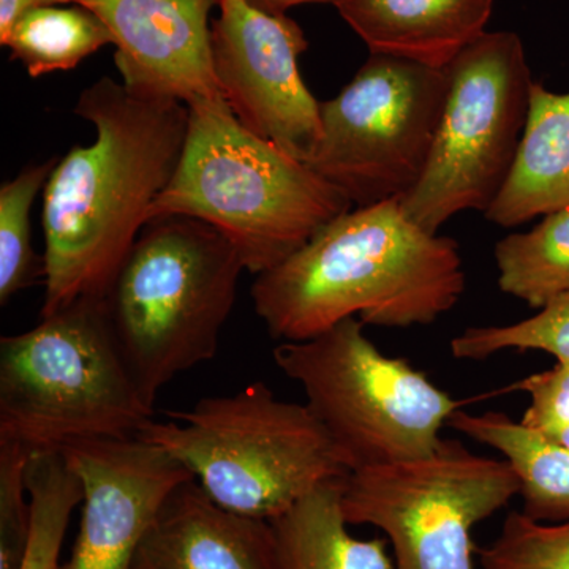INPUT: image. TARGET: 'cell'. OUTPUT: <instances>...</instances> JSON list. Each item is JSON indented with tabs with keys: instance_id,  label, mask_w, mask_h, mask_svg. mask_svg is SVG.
<instances>
[{
	"instance_id": "6da1fadb",
	"label": "cell",
	"mask_w": 569,
	"mask_h": 569,
	"mask_svg": "<svg viewBox=\"0 0 569 569\" xmlns=\"http://www.w3.org/2000/svg\"><path fill=\"white\" fill-rule=\"evenodd\" d=\"M74 114L96 127L43 189L44 299L41 317L82 298H107L149 209L178 170L190 110L176 99L130 92L102 77L80 93Z\"/></svg>"
},
{
	"instance_id": "7a4b0ae2",
	"label": "cell",
	"mask_w": 569,
	"mask_h": 569,
	"mask_svg": "<svg viewBox=\"0 0 569 569\" xmlns=\"http://www.w3.org/2000/svg\"><path fill=\"white\" fill-rule=\"evenodd\" d=\"M455 239L429 233L400 200L351 209L252 284L254 312L283 342L312 339L359 318L365 325L426 326L466 291Z\"/></svg>"
},
{
	"instance_id": "3957f363",
	"label": "cell",
	"mask_w": 569,
	"mask_h": 569,
	"mask_svg": "<svg viewBox=\"0 0 569 569\" xmlns=\"http://www.w3.org/2000/svg\"><path fill=\"white\" fill-rule=\"evenodd\" d=\"M187 107L181 160L149 222L183 216L211 224L238 249L247 271L260 276L353 208L309 164L249 132L224 99Z\"/></svg>"
},
{
	"instance_id": "277c9868",
	"label": "cell",
	"mask_w": 569,
	"mask_h": 569,
	"mask_svg": "<svg viewBox=\"0 0 569 569\" xmlns=\"http://www.w3.org/2000/svg\"><path fill=\"white\" fill-rule=\"evenodd\" d=\"M108 316L82 298L0 339V441L31 455L86 440L133 438L152 421Z\"/></svg>"
},
{
	"instance_id": "5b68a950",
	"label": "cell",
	"mask_w": 569,
	"mask_h": 569,
	"mask_svg": "<svg viewBox=\"0 0 569 569\" xmlns=\"http://www.w3.org/2000/svg\"><path fill=\"white\" fill-rule=\"evenodd\" d=\"M246 266L227 236L192 217L146 224L107 298L116 340L149 402L211 361Z\"/></svg>"
},
{
	"instance_id": "8992f818",
	"label": "cell",
	"mask_w": 569,
	"mask_h": 569,
	"mask_svg": "<svg viewBox=\"0 0 569 569\" xmlns=\"http://www.w3.org/2000/svg\"><path fill=\"white\" fill-rule=\"evenodd\" d=\"M149 422L140 438L182 463L220 507L271 520L350 471L306 403L280 400L264 383L206 397L192 410Z\"/></svg>"
},
{
	"instance_id": "52a82bcc",
	"label": "cell",
	"mask_w": 569,
	"mask_h": 569,
	"mask_svg": "<svg viewBox=\"0 0 569 569\" xmlns=\"http://www.w3.org/2000/svg\"><path fill=\"white\" fill-rule=\"evenodd\" d=\"M365 326L347 318L323 335L272 351L280 372L305 391L306 406L350 473L429 458L441 429L463 406L406 359L378 350Z\"/></svg>"
},
{
	"instance_id": "ba28073f",
	"label": "cell",
	"mask_w": 569,
	"mask_h": 569,
	"mask_svg": "<svg viewBox=\"0 0 569 569\" xmlns=\"http://www.w3.org/2000/svg\"><path fill=\"white\" fill-rule=\"evenodd\" d=\"M447 70V103L425 174L400 200L429 233L497 200L518 157L535 82L522 40L507 31L486 32Z\"/></svg>"
},
{
	"instance_id": "9c48e42d",
	"label": "cell",
	"mask_w": 569,
	"mask_h": 569,
	"mask_svg": "<svg viewBox=\"0 0 569 569\" xmlns=\"http://www.w3.org/2000/svg\"><path fill=\"white\" fill-rule=\"evenodd\" d=\"M449 89L447 69L370 54L335 99L307 162L358 208L402 200L425 174Z\"/></svg>"
},
{
	"instance_id": "30bf717a",
	"label": "cell",
	"mask_w": 569,
	"mask_h": 569,
	"mask_svg": "<svg viewBox=\"0 0 569 569\" xmlns=\"http://www.w3.org/2000/svg\"><path fill=\"white\" fill-rule=\"evenodd\" d=\"M519 492L507 460L441 438L429 458L348 473L342 508L350 526L385 535L396 569H475L471 531Z\"/></svg>"
},
{
	"instance_id": "8fae6325",
	"label": "cell",
	"mask_w": 569,
	"mask_h": 569,
	"mask_svg": "<svg viewBox=\"0 0 569 569\" xmlns=\"http://www.w3.org/2000/svg\"><path fill=\"white\" fill-rule=\"evenodd\" d=\"M217 9L211 50L224 102L249 132L309 162L320 141L321 116L299 70L309 48L301 26L246 0H219Z\"/></svg>"
},
{
	"instance_id": "7c38bea8",
	"label": "cell",
	"mask_w": 569,
	"mask_h": 569,
	"mask_svg": "<svg viewBox=\"0 0 569 569\" xmlns=\"http://www.w3.org/2000/svg\"><path fill=\"white\" fill-rule=\"evenodd\" d=\"M62 451L84 497L77 541L61 569H133L164 500L193 475L140 437L78 441Z\"/></svg>"
},
{
	"instance_id": "4fadbf2b",
	"label": "cell",
	"mask_w": 569,
	"mask_h": 569,
	"mask_svg": "<svg viewBox=\"0 0 569 569\" xmlns=\"http://www.w3.org/2000/svg\"><path fill=\"white\" fill-rule=\"evenodd\" d=\"M114 39V63L130 92L186 104L222 100L211 50L219 0H73Z\"/></svg>"
},
{
	"instance_id": "5bb4252c",
	"label": "cell",
	"mask_w": 569,
	"mask_h": 569,
	"mask_svg": "<svg viewBox=\"0 0 569 569\" xmlns=\"http://www.w3.org/2000/svg\"><path fill=\"white\" fill-rule=\"evenodd\" d=\"M133 569H277L269 520L217 505L194 479L164 500Z\"/></svg>"
},
{
	"instance_id": "9a60e30c",
	"label": "cell",
	"mask_w": 569,
	"mask_h": 569,
	"mask_svg": "<svg viewBox=\"0 0 569 569\" xmlns=\"http://www.w3.org/2000/svg\"><path fill=\"white\" fill-rule=\"evenodd\" d=\"M493 0H342L343 21L370 54L447 69L485 36Z\"/></svg>"
},
{
	"instance_id": "2e32d148",
	"label": "cell",
	"mask_w": 569,
	"mask_h": 569,
	"mask_svg": "<svg viewBox=\"0 0 569 569\" xmlns=\"http://www.w3.org/2000/svg\"><path fill=\"white\" fill-rule=\"evenodd\" d=\"M569 209V92L533 82L515 167L486 219L512 228Z\"/></svg>"
},
{
	"instance_id": "e0dca14e",
	"label": "cell",
	"mask_w": 569,
	"mask_h": 569,
	"mask_svg": "<svg viewBox=\"0 0 569 569\" xmlns=\"http://www.w3.org/2000/svg\"><path fill=\"white\" fill-rule=\"evenodd\" d=\"M343 479L323 482L269 520L277 569H396L387 538L361 539L348 531Z\"/></svg>"
},
{
	"instance_id": "ac0fdd59",
	"label": "cell",
	"mask_w": 569,
	"mask_h": 569,
	"mask_svg": "<svg viewBox=\"0 0 569 569\" xmlns=\"http://www.w3.org/2000/svg\"><path fill=\"white\" fill-rule=\"evenodd\" d=\"M448 426L503 456L518 475L523 515L546 523L569 520V449L501 411L473 415L460 408Z\"/></svg>"
},
{
	"instance_id": "d6986e66",
	"label": "cell",
	"mask_w": 569,
	"mask_h": 569,
	"mask_svg": "<svg viewBox=\"0 0 569 569\" xmlns=\"http://www.w3.org/2000/svg\"><path fill=\"white\" fill-rule=\"evenodd\" d=\"M10 61L24 66L29 77L73 70L93 52L114 44L104 22L80 3L48 6L29 11L0 41Z\"/></svg>"
},
{
	"instance_id": "ffe728a7",
	"label": "cell",
	"mask_w": 569,
	"mask_h": 569,
	"mask_svg": "<svg viewBox=\"0 0 569 569\" xmlns=\"http://www.w3.org/2000/svg\"><path fill=\"white\" fill-rule=\"evenodd\" d=\"M498 287L531 309H542L569 291V209L542 217L526 233L496 246Z\"/></svg>"
},
{
	"instance_id": "44dd1931",
	"label": "cell",
	"mask_w": 569,
	"mask_h": 569,
	"mask_svg": "<svg viewBox=\"0 0 569 569\" xmlns=\"http://www.w3.org/2000/svg\"><path fill=\"white\" fill-rule=\"evenodd\" d=\"M31 500V530L20 569H61L59 557L74 508L80 507L81 479L59 451L33 452L26 467Z\"/></svg>"
},
{
	"instance_id": "7402d4cb",
	"label": "cell",
	"mask_w": 569,
	"mask_h": 569,
	"mask_svg": "<svg viewBox=\"0 0 569 569\" xmlns=\"http://www.w3.org/2000/svg\"><path fill=\"white\" fill-rule=\"evenodd\" d=\"M58 157L31 163L0 187V305L43 276V261L32 247L31 212L37 194L50 181Z\"/></svg>"
},
{
	"instance_id": "603a6c76",
	"label": "cell",
	"mask_w": 569,
	"mask_h": 569,
	"mask_svg": "<svg viewBox=\"0 0 569 569\" xmlns=\"http://www.w3.org/2000/svg\"><path fill=\"white\" fill-rule=\"evenodd\" d=\"M458 359H488L505 350H538L569 362V291L552 299L535 317L507 326L468 328L449 343Z\"/></svg>"
},
{
	"instance_id": "cb8c5ba5",
	"label": "cell",
	"mask_w": 569,
	"mask_h": 569,
	"mask_svg": "<svg viewBox=\"0 0 569 569\" xmlns=\"http://www.w3.org/2000/svg\"><path fill=\"white\" fill-rule=\"evenodd\" d=\"M477 553L482 569H569V520L538 522L511 511L498 537Z\"/></svg>"
},
{
	"instance_id": "d4e9b609",
	"label": "cell",
	"mask_w": 569,
	"mask_h": 569,
	"mask_svg": "<svg viewBox=\"0 0 569 569\" xmlns=\"http://www.w3.org/2000/svg\"><path fill=\"white\" fill-rule=\"evenodd\" d=\"M31 452L0 441V569H20L29 530L31 500H28L26 467Z\"/></svg>"
},
{
	"instance_id": "484cf974",
	"label": "cell",
	"mask_w": 569,
	"mask_h": 569,
	"mask_svg": "<svg viewBox=\"0 0 569 569\" xmlns=\"http://www.w3.org/2000/svg\"><path fill=\"white\" fill-rule=\"evenodd\" d=\"M511 388L530 397L520 422L569 449V362H557L552 369L522 378Z\"/></svg>"
},
{
	"instance_id": "4316f807",
	"label": "cell",
	"mask_w": 569,
	"mask_h": 569,
	"mask_svg": "<svg viewBox=\"0 0 569 569\" xmlns=\"http://www.w3.org/2000/svg\"><path fill=\"white\" fill-rule=\"evenodd\" d=\"M67 3H73V0H0V41L9 36L11 28L29 11Z\"/></svg>"
},
{
	"instance_id": "83f0119b",
	"label": "cell",
	"mask_w": 569,
	"mask_h": 569,
	"mask_svg": "<svg viewBox=\"0 0 569 569\" xmlns=\"http://www.w3.org/2000/svg\"><path fill=\"white\" fill-rule=\"evenodd\" d=\"M246 2L254 9L268 11V13L287 14L288 10L305 6V3H331L336 7L342 0H246Z\"/></svg>"
}]
</instances>
